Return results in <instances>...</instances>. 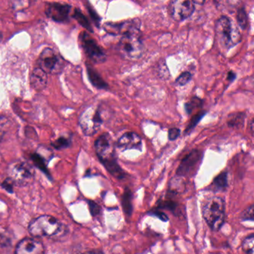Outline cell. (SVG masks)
Returning <instances> with one entry per match:
<instances>
[{
    "mask_svg": "<svg viewBox=\"0 0 254 254\" xmlns=\"http://www.w3.org/2000/svg\"><path fill=\"white\" fill-rule=\"evenodd\" d=\"M95 149L106 170L116 179L122 180L126 176L125 172L118 164L113 139L107 133L101 134L95 142Z\"/></svg>",
    "mask_w": 254,
    "mask_h": 254,
    "instance_id": "cell-1",
    "label": "cell"
},
{
    "mask_svg": "<svg viewBox=\"0 0 254 254\" xmlns=\"http://www.w3.org/2000/svg\"><path fill=\"white\" fill-rule=\"evenodd\" d=\"M215 31L219 46L225 50H229L241 42L240 30L228 16H222L216 21Z\"/></svg>",
    "mask_w": 254,
    "mask_h": 254,
    "instance_id": "cell-2",
    "label": "cell"
},
{
    "mask_svg": "<svg viewBox=\"0 0 254 254\" xmlns=\"http://www.w3.org/2000/svg\"><path fill=\"white\" fill-rule=\"evenodd\" d=\"M203 217L212 231H218L225 221V203L221 197L209 198L203 205Z\"/></svg>",
    "mask_w": 254,
    "mask_h": 254,
    "instance_id": "cell-3",
    "label": "cell"
},
{
    "mask_svg": "<svg viewBox=\"0 0 254 254\" xmlns=\"http://www.w3.org/2000/svg\"><path fill=\"white\" fill-rule=\"evenodd\" d=\"M62 230V224L56 218L49 215H43L33 219L28 225V232L34 238L55 237Z\"/></svg>",
    "mask_w": 254,
    "mask_h": 254,
    "instance_id": "cell-4",
    "label": "cell"
},
{
    "mask_svg": "<svg viewBox=\"0 0 254 254\" xmlns=\"http://www.w3.org/2000/svg\"><path fill=\"white\" fill-rule=\"evenodd\" d=\"M118 51L123 58L137 60L144 52V46L141 40V32L124 34L118 44Z\"/></svg>",
    "mask_w": 254,
    "mask_h": 254,
    "instance_id": "cell-5",
    "label": "cell"
},
{
    "mask_svg": "<svg viewBox=\"0 0 254 254\" xmlns=\"http://www.w3.org/2000/svg\"><path fill=\"white\" fill-rule=\"evenodd\" d=\"M103 123L102 116L99 108L96 107H88L81 115L79 125L86 135L95 134L100 129Z\"/></svg>",
    "mask_w": 254,
    "mask_h": 254,
    "instance_id": "cell-6",
    "label": "cell"
},
{
    "mask_svg": "<svg viewBox=\"0 0 254 254\" xmlns=\"http://www.w3.org/2000/svg\"><path fill=\"white\" fill-rule=\"evenodd\" d=\"M37 63L39 68L43 70L46 74H59L64 67V61L62 57L50 48H46L43 50Z\"/></svg>",
    "mask_w": 254,
    "mask_h": 254,
    "instance_id": "cell-7",
    "label": "cell"
},
{
    "mask_svg": "<svg viewBox=\"0 0 254 254\" xmlns=\"http://www.w3.org/2000/svg\"><path fill=\"white\" fill-rule=\"evenodd\" d=\"M9 179L17 185H28L34 179V172L32 167L25 162H15L8 168Z\"/></svg>",
    "mask_w": 254,
    "mask_h": 254,
    "instance_id": "cell-8",
    "label": "cell"
},
{
    "mask_svg": "<svg viewBox=\"0 0 254 254\" xmlns=\"http://www.w3.org/2000/svg\"><path fill=\"white\" fill-rule=\"evenodd\" d=\"M203 159V152L194 149L181 161L176 174L178 177H192L195 176Z\"/></svg>",
    "mask_w": 254,
    "mask_h": 254,
    "instance_id": "cell-9",
    "label": "cell"
},
{
    "mask_svg": "<svg viewBox=\"0 0 254 254\" xmlns=\"http://www.w3.org/2000/svg\"><path fill=\"white\" fill-rule=\"evenodd\" d=\"M194 0H171L169 12L173 19L181 22L192 16L195 11Z\"/></svg>",
    "mask_w": 254,
    "mask_h": 254,
    "instance_id": "cell-10",
    "label": "cell"
},
{
    "mask_svg": "<svg viewBox=\"0 0 254 254\" xmlns=\"http://www.w3.org/2000/svg\"><path fill=\"white\" fill-rule=\"evenodd\" d=\"M81 41L88 58L95 64H102L106 61V55L94 39L86 32L81 34Z\"/></svg>",
    "mask_w": 254,
    "mask_h": 254,
    "instance_id": "cell-11",
    "label": "cell"
},
{
    "mask_svg": "<svg viewBox=\"0 0 254 254\" xmlns=\"http://www.w3.org/2000/svg\"><path fill=\"white\" fill-rule=\"evenodd\" d=\"M140 19H133L121 22H107L104 25V29L112 35H124L129 33L139 32L140 31Z\"/></svg>",
    "mask_w": 254,
    "mask_h": 254,
    "instance_id": "cell-12",
    "label": "cell"
},
{
    "mask_svg": "<svg viewBox=\"0 0 254 254\" xmlns=\"http://www.w3.org/2000/svg\"><path fill=\"white\" fill-rule=\"evenodd\" d=\"M71 9L70 4L59 2L49 3L46 6V14L55 22H67Z\"/></svg>",
    "mask_w": 254,
    "mask_h": 254,
    "instance_id": "cell-13",
    "label": "cell"
},
{
    "mask_svg": "<svg viewBox=\"0 0 254 254\" xmlns=\"http://www.w3.org/2000/svg\"><path fill=\"white\" fill-rule=\"evenodd\" d=\"M15 254H45L44 246L37 238L27 237L18 243Z\"/></svg>",
    "mask_w": 254,
    "mask_h": 254,
    "instance_id": "cell-14",
    "label": "cell"
},
{
    "mask_svg": "<svg viewBox=\"0 0 254 254\" xmlns=\"http://www.w3.org/2000/svg\"><path fill=\"white\" fill-rule=\"evenodd\" d=\"M117 146L119 149L127 150V149H137L142 150L143 142L142 138L138 134L133 131L126 132L122 134L117 141Z\"/></svg>",
    "mask_w": 254,
    "mask_h": 254,
    "instance_id": "cell-15",
    "label": "cell"
},
{
    "mask_svg": "<svg viewBox=\"0 0 254 254\" xmlns=\"http://www.w3.org/2000/svg\"><path fill=\"white\" fill-rule=\"evenodd\" d=\"M30 83L32 89L37 92L43 90L47 84V74L40 68H34L31 74Z\"/></svg>",
    "mask_w": 254,
    "mask_h": 254,
    "instance_id": "cell-16",
    "label": "cell"
},
{
    "mask_svg": "<svg viewBox=\"0 0 254 254\" xmlns=\"http://www.w3.org/2000/svg\"><path fill=\"white\" fill-rule=\"evenodd\" d=\"M216 7L221 11L234 13L241 7L240 0H214Z\"/></svg>",
    "mask_w": 254,
    "mask_h": 254,
    "instance_id": "cell-17",
    "label": "cell"
},
{
    "mask_svg": "<svg viewBox=\"0 0 254 254\" xmlns=\"http://www.w3.org/2000/svg\"><path fill=\"white\" fill-rule=\"evenodd\" d=\"M87 74L89 81L92 83V86L98 89H104L107 90L109 89L108 84L103 80L100 74L92 68L90 65H87Z\"/></svg>",
    "mask_w": 254,
    "mask_h": 254,
    "instance_id": "cell-18",
    "label": "cell"
},
{
    "mask_svg": "<svg viewBox=\"0 0 254 254\" xmlns=\"http://www.w3.org/2000/svg\"><path fill=\"white\" fill-rule=\"evenodd\" d=\"M212 190L216 191H224L227 189L228 187V174L227 172H223L218 175L213 183L211 185Z\"/></svg>",
    "mask_w": 254,
    "mask_h": 254,
    "instance_id": "cell-19",
    "label": "cell"
},
{
    "mask_svg": "<svg viewBox=\"0 0 254 254\" xmlns=\"http://www.w3.org/2000/svg\"><path fill=\"white\" fill-rule=\"evenodd\" d=\"M246 120V114L243 113H235L230 115L228 120V126L231 128H240L243 127Z\"/></svg>",
    "mask_w": 254,
    "mask_h": 254,
    "instance_id": "cell-20",
    "label": "cell"
},
{
    "mask_svg": "<svg viewBox=\"0 0 254 254\" xmlns=\"http://www.w3.org/2000/svg\"><path fill=\"white\" fill-rule=\"evenodd\" d=\"M132 192L131 190H125L123 195H122V207H123L124 211L126 214L131 215L132 213L133 206H132Z\"/></svg>",
    "mask_w": 254,
    "mask_h": 254,
    "instance_id": "cell-21",
    "label": "cell"
},
{
    "mask_svg": "<svg viewBox=\"0 0 254 254\" xmlns=\"http://www.w3.org/2000/svg\"><path fill=\"white\" fill-rule=\"evenodd\" d=\"M73 17L76 19L78 22L82 25L84 28L87 29L88 31L92 32V27H91L90 23H89L88 19H86V16L78 9H75L74 12L73 13Z\"/></svg>",
    "mask_w": 254,
    "mask_h": 254,
    "instance_id": "cell-22",
    "label": "cell"
},
{
    "mask_svg": "<svg viewBox=\"0 0 254 254\" xmlns=\"http://www.w3.org/2000/svg\"><path fill=\"white\" fill-rule=\"evenodd\" d=\"M185 185L183 180L179 179V178H175L173 179L171 182V185L169 187V192L171 193L177 195L178 193H181L184 190Z\"/></svg>",
    "mask_w": 254,
    "mask_h": 254,
    "instance_id": "cell-23",
    "label": "cell"
},
{
    "mask_svg": "<svg viewBox=\"0 0 254 254\" xmlns=\"http://www.w3.org/2000/svg\"><path fill=\"white\" fill-rule=\"evenodd\" d=\"M237 23L243 29H246L248 26V22H249V18H248L247 12L243 6L237 10Z\"/></svg>",
    "mask_w": 254,
    "mask_h": 254,
    "instance_id": "cell-24",
    "label": "cell"
},
{
    "mask_svg": "<svg viewBox=\"0 0 254 254\" xmlns=\"http://www.w3.org/2000/svg\"><path fill=\"white\" fill-rule=\"evenodd\" d=\"M203 101L198 97H193L189 102L185 104V110L188 115L192 114V112L196 109L200 108L202 106Z\"/></svg>",
    "mask_w": 254,
    "mask_h": 254,
    "instance_id": "cell-25",
    "label": "cell"
},
{
    "mask_svg": "<svg viewBox=\"0 0 254 254\" xmlns=\"http://www.w3.org/2000/svg\"><path fill=\"white\" fill-rule=\"evenodd\" d=\"M31 159H32L34 164H35L40 170H42V171L46 173V174H49L47 167H46V160H45V157H43V155H40V154L39 153H35L32 155Z\"/></svg>",
    "mask_w": 254,
    "mask_h": 254,
    "instance_id": "cell-26",
    "label": "cell"
},
{
    "mask_svg": "<svg viewBox=\"0 0 254 254\" xmlns=\"http://www.w3.org/2000/svg\"><path fill=\"white\" fill-rule=\"evenodd\" d=\"M254 235L253 234H251L243 240L242 249H243L244 254H254Z\"/></svg>",
    "mask_w": 254,
    "mask_h": 254,
    "instance_id": "cell-27",
    "label": "cell"
},
{
    "mask_svg": "<svg viewBox=\"0 0 254 254\" xmlns=\"http://www.w3.org/2000/svg\"><path fill=\"white\" fill-rule=\"evenodd\" d=\"M206 113H207L206 111H200L199 113H197L195 116H194L193 118L191 119L189 125L186 127V130H185V133L188 134V133L190 132V131L198 125V124L201 122V119L204 117Z\"/></svg>",
    "mask_w": 254,
    "mask_h": 254,
    "instance_id": "cell-28",
    "label": "cell"
},
{
    "mask_svg": "<svg viewBox=\"0 0 254 254\" xmlns=\"http://www.w3.org/2000/svg\"><path fill=\"white\" fill-rule=\"evenodd\" d=\"M192 78V74L189 71H184L180 74L175 80V83L178 86H185L187 84Z\"/></svg>",
    "mask_w": 254,
    "mask_h": 254,
    "instance_id": "cell-29",
    "label": "cell"
},
{
    "mask_svg": "<svg viewBox=\"0 0 254 254\" xmlns=\"http://www.w3.org/2000/svg\"><path fill=\"white\" fill-rule=\"evenodd\" d=\"M177 203L174 202L172 200H163V201H159L160 208L168 209V210L174 211L177 209Z\"/></svg>",
    "mask_w": 254,
    "mask_h": 254,
    "instance_id": "cell-30",
    "label": "cell"
},
{
    "mask_svg": "<svg viewBox=\"0 0 254 254\" xmlns=\"http://www.w3.org/2000/svg\"><path fill=\"white\" fill-rule=\"evenodd\" d=\"M70 144V140L67 137H60L57 139L56 140L52 143L54 147L56 149H60L63 148L67 147V146Z\"/></svg>",
    "mask_w": 254,
    "mask_h": 254,
    "instance_id": "cell-31",
    "label": "cell"
},
{
    "mask_svg": "<svg viewBox=\"0 0 254 254\" xmlns=\"http://www.w3.org/2000/svg\"><path fill=\"white\" fill-rule=\"evenodd\" d=\"M254 205H251L250 207H248L246 210L242 213L241 219L243 221H253L254 220Z\"/></svg>",
    "mask_w": 254,
    "mask_h": 254,
    "instance_id": "cell-32",
    "label": "cell"
},
{
    "mask_svg": "<svg viewBox=\"0 0 254 254\" xmlns=\"http://www.w3.org/2000/svg\"><path fill=\"white\" fill-rule=\"evenodd\" d=\"M8 126V121L5 117L0 116V141L2 139L3 136L7 131V127Z\"/></svg>",
    "mask_w": 254,
    "mask_h": 254,
    "instance_id": "cell-33",
    "label": "cell"
},
{
    "mask_svg": "<svg viewBox=\"0 0 254 254\" xmlns=\"http://www.w3.org/2000/svg\"><path fill=\"white\" fill-rule=\"evenodd\" d=\"M88 203H89V210H90L91 214L92 216H97V215L99 214L100 211H101L100 206L92 201H89Z\"/></svg>",
    "mask_w": 254,
    "mask_h": 254,
    "instance_id": "cell-34",
    "label": "cell"
},
{
    "mask_svg": "<svg viewBox=\"0 0 254 254\" xmlns=\"http://www.w3.org/2000/svg\"><path fill=\"white\" fill-rule=\"evenodd\" d=\"M180 128H177V127H174V128H170L169 130L168 137L170 140H176L180 136Z\"/></svg>",
    "mask_w": 254,
    "mask_h": 254,
    "instance_id": "cell-35",
    "label": "cell"
},
{
    "mask_svg": "<svg viewBox=\"0 0 254 254\" xmlns=\"http://www.w3.org/2000/svg\"><path fill=\"white\" fill-rule=\"evenodd\" d=\"M13 182L10 181V179H8L3 182L2 186L6 190L8 191V192H12V191H13Z\"/></svg>",
    "mask_w": 254,
    "mask_h": 254,
    "instance_id": "cell-36",
    "label": "cell"
},
{
    "mask_svg": "<svg viewBox=\"0 0 254 254\" xmlns=\"http://www.w3.org/2000/svg\"><path fill=\"white\" fill-rule=\"evenodd\" d=\"M159 73L161 74H162L163 77H169V73L168 67L167 66L166 64H162V65L160 66L159 68Z\"/></svg>",
    "mask_w": 254,
    "mask_h": 254,
    "instance_id": "cell-37",
    "label": "cell"
},
{
    "mask_svg": "<svg viewBox=\"0 0 254 254\" xmlns=\"http://www.w3.org/2000/svg\"><path fill=\"white\" fill-rule=\"evenodd\" d=\"M152 214L154 215V216H158L161 220L168 221L169 219L167 215L163 213V212L159 211V210H152Z\"/></svg>",
    "mask_w": 254,
    "mask_h": 254,
    "instance_id": "cell-38",
    "label": "cell"
},
{
    "mask_svg": "<svg viewBox=\"0 0 254 254\" xmlns=\"http://www.w3.org/2000/svg\"><path fill=\"white\" fill-rule=\"evenodd\" d=\"M236 78H237V74H236V73H234V71H232L228 72V77H227V79H228L229 81H234Z\"/></svg>",
    "mask_w": 254,
    "mask_h": 254,
    "instance_id": "cell-39",
    "label": "cell"
},
{
    "mask_svg": "<svg viewBox=\"0 0 254 254\" xmlns=\"http://www.w3.org/2000/svg\"><path fill=\"white\" fill-rule=\"evenodd\" d=\"M89 13H90L91 16H92V19H93L94 21L96 22V24H98L100 21L99 17L95 14V12H94L93 10H90V9H89Z\"/></svg>",
    "mask_w": 254,
    "mask_h": 254,
    "instance_id": "cell-40",
    "label": "cell"
},
{
    "mask_svg": "<svg viewBox=\"0 0 254 254\" xmlns=\"http://www.w3.org/2000/svg\"><path fill=\"white\" fill-rule=\"evenodd\" d=\"M195 3H197V4H203L204 2H205L206 0H194Z\"/></svg>",
    "mask_w": 254,
    "mask_h": 254,
    "instance_id": "cell-41",
    "label": "cell"
},
{
    "mask_svg": "<svg viewBox=\"0 0 254 254\" xmlns=\"http://www.w3.org/2000/svg\"><path fill=\"white\" fill-rule=\"evenodd\" d=\"M1 40V33H0V40Z\"/></svg>",
    "mask_w": 254,
    "mask_h": 254,
    "instance_id": "cell-42",
    "label": "cell"
},
{
    "mask_svg": "<svg viewBox=\"0 0 254 254\" xmlns=\"http://www.w3.org/2000/svg\"><path fill=\"white\" fill-rule=\"evenodd\" d=\"M88 254L86 253V254Z\"/></svg>",
    "mask_w": 254,
    "mask_h": 254,
    "instance_id": "cell-43",
    "label": "cell"
}]
</instances>
